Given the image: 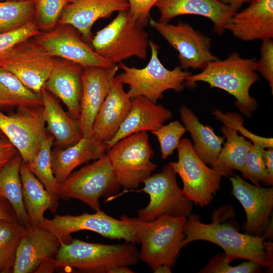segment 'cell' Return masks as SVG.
Listing matches in <instances>:
<instances>
[{
	"instance_id": "obj_37",
	"label": "cell",
	"mask_w": 273,
	"mask_h": 273,
	"mask_svg": "<svg viewBox=\"0 0 273 273\" xmlns=\"http://www.w3.org/2000/svg\"><path fill=\"white\" fill-rule=\"evenodd\" d=\"M186 131L185 127L178 121L175 120L167 125H162L151 132L158 141L163 159L167 158L177 149L181 138Z\"/></svg>"
},
{
	"instance_id": "obj_21",
	"label": "cell",
	"mask_w": 273,
	"mask_h": 273,
	"mask_svg": "<svg viewBox=\"0 0 273 273\" xmlns=\"http://www.w3.org/2000/svg\"><path fill=\"white\" fill-rule=\"evenodd\" d=\"M83 67L63 59H55L52 70L43 88L59 98L66 106L68 114L78 120L82 84Z\"/></svg>"
},
{
	"instance_id": "obj_32",
	"label": "cell",
	"mask_w": 273,
	"mask_h": 273,
	"mask_svg": "<svg viewBox=\"0 0 273 273\" xmlns=\"http://www.w3.org/2000/svg\"><path fill=\"white\" fill-rule=\"evenodd\" d=\"M26 232L18 221L0 219V270L12 272L17 248Z\"/></svg>"
},
{
	"instance_id": "obj_1",
	"label": "cell",
	"mask_w": 273,
	"mask_h": 273,
	"mask_svg": "<svg viewBox=\"0 0 273 273\" xmlns=\"http://www.w3.org/2000/svg\"><path fill=\"white\" fill-rule=\"evenodd\" d=\"M212 218L211 223H204L198 215L191 214L185 225L181 248L193 241H205L222 248L230 263L236 259H245L269 267L263 236L240 233L222 219L219 210L214 212Z\"/></svg>"
},
{
	"instance_id": "obj_23",
	"label": "cell",
	"mask_w": 273,
	"mask_h": 273,
	"mask_svg": "<svg viewBox=\"0 0 273 273\" xmlns=\"http://www.w3.org/2000/svg\"><path fill=\"white\" fill-rule=\"evenodd\" d=\"M108 149L106 143L94 134L83 136L76 144L62 148L59 147L52 150V166L58 183L63 182L79 166L104 155Z\"/></svg>"
},
{
	"instance_id": "obj_31",
	"label": "cell",
	"mask_w": 273,
	"mask_h": 273,
	"mask_svg": "<svg viewBox=\"0 0 273 273\" xmlns=\"http://www.w3.org/2000/svg\"><path fill=\"white\" fill-rule=\"evenodd\" d=\"M42 106L40 95L25 86L14 75L0 68V110L20 107Z\"/></svg>"
},
{
	"instance_id": "obj_19",
	"label": "cell",
	"mask_w": 273,
	"mask_h": 273,
	"mask_svg": "<svg viewBox=\"0 0 273 273\" xmlns=\"http://www.w3.org/2000/svg\"><path fill=\"white\" fill-rule=\"evenodd\" d=\"M129 8L127 0H66L58 24L73 26L90 44L92 29L96 21Z\"/></svg>"
},
{
	"instance_id": "obj_40",
	"label": "cell",
	"mask_w": 273,
	"mask_h": 273,
	"mask_svg": "<svg viewBox=\"0 0 273 273\" xmlns=\"http://www.w3.org/2000/svg\"><path fill=\"white\" fill-rule=\"evenodd\" d=\"M256 71L267 81L273 93V41L271 38L262 40L260 57L256 61Z\"/></svg>"
},
{
	"instance_id": "obj_16",
	"label": "cell",
	"mask_w": 273,
	"mask_h": 273,
	"mask_svg": "<svg viewBox=\"0 0 273 273\" xmlns=\"http://www.w3.org/2000/svg\"><path fill=\"white\" fill-rule=\"evenodd\" d=\"M60 245L54 235L39 225L26 228L16 251L12 272H53Z\"/></svg>"
},
{
	"instance_id": "obj_49",
	"label": "cell",
	"mask_w": 273,
	"mask_h": 273,
	"mask_svg": "<svg viewBox=\"0 0 273 273\" xmlns=\"http://www.w3.org/2000/svg\"><path fill=\"white\" fill-rule=\"evenodd\" d=\"M5 1H24V0H5Z\"/></svg>"
},
{
	"instance_id": "obj_4",
	"label": "cell",
	"mask_w": 273,
	"mask_h": 273,
	"mask_svg": "<svg viewBox=\"0 0 273 273\" xmlns=\"http://www.w3.org/2000/svg\"><path fill=\"white\" fill-rule=\"evenodd\" d=\"M134 244L126 242L107 245L72 239L69 243H61L55 259V269L108 273L110 269L117 266L134 265L140 259Z\"/></svg>"
},
{
	"instance_id": "obj_10",
	"label": "cell",
	"mask_w": 273,
	"mask_h": 273,
	"mask_svg": "<svg viewBox=\"0 0 273 273\" xmlns=\"http://www.w3.org/2000/svg\"><path fill=\"white\" fill-rule=\"evenodd\" d=\"M39 225L54 235L60 243L71 242V235L73 233L90 231L111 239L139 244L136 231L132 226L101 210L94 213H83L76 216L56 215L52 219L44 218Z\"/></svg>"
},
{
	"instance_id": "obj_38",
	"label": "cell",
	"mask_w": 273,
	"mask_h": 273,
	"mask_svg": "<svg viewBox=\"0 0 273 273\" xmlns=\"http://www.w3.org/2000/svg\"><path fill=\"white\" fill-rule=\"evenodd\" d=\"M40 32L33 19L17 28L0 33V57L19 43L35 37Z\"/></svg>"
},
{
	"instance_id": "obj_33",
	"label": "cell",
	"mask_w": 273,
	"mask_h": 273,
	"mask_svg": "<svg viewBox=\"0 0 273 273\" xmlns=\"http://www.w3.org/2000/svg\"><path fill=\"white\" fill-rule=\"evenodd\" d=\"M54 141L53 136L48 134L41 142L33 159L25 164L46 189L59 199V184L56 180L52 166L51 152Z\"/></svg>"
},
{
	"instance_id": "obj_3",
	"label": "cell",
	"mask_w": 273,
	"mask_h": 273,
	"mask_svg": "<svg viewBox=\"0 0 273 273\" xmlns=\"http://www.w3.org/2000/svg\"><path fill=\"white\" fill-rule=\"evenodd\" d=\"M120 219L136 231L141 244L140 257L153 271L162 264L172 266L181 248L187 218L164 215L154 220L143 221L126 215Z\"/></svg>"
},
{
	"instance_id": "obj_51",
	"label": "cell",
	"mask_w": 273,
	"mask_h": 273,
	"mask_svg": "<svg viewBox=\"0 0 273 273\" xmlns=\"http://www.w3.org/2000/svg\"><path fill=\"white\" fill-rule=\"evenodd\" d=\"M0 1H2V0H0Z\"/></svg>"
},
{
	"instance_id": "obj_43",
	"label": "cell",
	"mask_w": 273,
	"mask_h": 273,
	"mask_svg": "<svg viewBox=\"0 0 273 273\" xmlns=\"http://www.w3.org/2000/svg\"><path fill=\"white\" fill-rule=\"evenodd\" d=\"M0 219L18 221L11 203L0 195ZM19 222V221H18Z\"/></svg>"
},
{
	"instance_id": "obj_17",
	"label": "cell",
	"mask_w": 273,
	"mask_h": 273,
	"mask_svg": "<svg viewBox=\"0 0 273 273\" xmlns=\"http://www.w3.org/2000/svg\"><path fill=\"white\" fill-rule=\"evenodd\" d=\"M117 65L110 67L87 66L83 68L80 113L78 122L83 136L93 134L97 114L112 87L118 70Z\"/></svg>"
},
{
	"instance_id": "obj_44",
	"label": "cell",
	"mask_w": 273,
	"mask_h": 273,
	"mask_svg": "<svg viewBox=\"0 0 273 273\" xmlns=\"http://www.w3.org/2000/svg\"><path fill=\"white\" fill-rule=\"evenodd\" d=\"M264 164L270 178L273 180V149H264L262 151Z\"/></svg>"
},
{
	"instance_id": "obj_36",
	"label": "cell",
	"mask_w": 273,
	"mask_h": 273,
	"mask_svg": "<svg viewBox=\"0 0 273 273\" xmlns=\"http://www.w3.org/2000/svg\"><path fill=\"white\" fill-rule=\"evenodd\" d=\"M66 0H33L34 20L40 30L47 31L56 27Z\"/></svg>"
},
{
	"instance_id": "obj_27",
	"label": "cell",
	"mask_w": 273,
	"mask_h": 273,
	"mask_svg": "<svg viewBox=\"0 0 273 273\" xmlns=\"http://www.w3.org/2000/svg\"><path fill=\"white\" fill-rule=\"evenodd\" d=\"M44 117L49 131L58 147L66 148L78 142L83 135L78 120L65 112L58 101L44 88L40 93Z\"/></svg>"
},
{
	"instance_id": "obj_39",
	"label": "cell",
	"mask_w": 273,
	"mask_h": 273,
	"mask_svg": "<svg viewBox=\"0 0 273 273\" xmlns=\"http://www.w3.org/2000/svg\"><path fill=\"white\" fill-rule=\"evenodd\" d=\"M225 256L219 255L212 258L199 272L205 273H252L261 266L258 263L248 260L239 265L232 266Z\"/></svg>"
},
{
	"instance_id": "obj_25",
	"label": "cell",
	"mask_w": 273,
	"mask_h": 273,
	"mask_svg": "<svg viewBox=\"0 0 273 273\" xmlns=\"http://www.w3.org/2000/svg\"><path fill=\"white\" fill-rule=\"evenodd\" d=\"M131 100L123 84L115 77L95 120L93 134L105 142L111 140L127 116Z\"/></svg>"
},
{
	"instance_id": "obj_24",
	"label": "cell",
	"mask_w": 273,
	"mask_h": 273,
	"mask_svg": "<svg viewBox=\"0 0 273 273\" xmlns=\"http://www.w3.org/2000/svg\"><path fill=\"white\" fill-rule=\"evenodd\" d=\"M172 117V112L161 104L154 103L143 96L131 100L130 110L115 136L106 142L108 149L121 139L141 131L151 132Z\"/></svg>"
},
{
	"instance_id": "obj_35",
	"label": "cell",
	"mask_w": 273,
	"mask_h": 273,
	"mask_svg": "<svg viewBox=\"0 0 273 273\" xmlns=\"http://www.w3.org/2000/svg\"><path fill=\"white\" fill-rule=\"evenodd\" d=\"M264 149L262 145L252 144L245 157L241 171L244 178L249 179L256 186H259L260 182L267 185L273 184V180L267 173L262 156Z\"/></svg>"
},
{
	"instance_id": "obj_7",
	"label": "cell",
	"mask_w": 273,
	"mask_h": 273,
	"mask_svg": "<svg viewBox=\"0 0 273 273\" xmlns=\"http://www.w3.org/2000/svg\"><path fill=\"white\" fill-rule=\"evenodd\" d=\"M121 188L105 153L59 184L58 194L59 198L79 200L97 211L101 210L100 198L116 194Z\"/></svg>"
},
{
	"instance_id": "obj_22",
	"label": "cell",
	"mask_w": 273,
	"mask_h": 273,
	"mask_svg": "<svg viewBox=\"0 0 273 273\" xmlns=\"http://www.w3.org/2000/svg\"><path fill=\"white\" fill-rule=\"evenodd\" d=\"M155 6L160 12V22L168 23L184 15H199L211 20L218 35L223 34L226 23L238 12L217 0H159Z\"/></svg>"
},
{
	"instance_id": "obj_29",
	"label": "cell",
	"mask_w": 273,
	"mask_h": 273,
	"mask_svg": "<svg viewBox=\"0 0 273 273\" xmlns=\"http://www.w3.org/2000/svg\"><path fill=\"white\" fill-rule=\"evenodd\" d=\"M181 119L194 141V149L205 163L211 166L216 160L224 142V136L217 135L209 125L200 122L192 110L183 105L179 108Z\"/></svg>"
},
{
	"instance_id": "obj_28",
	"label": "cell",
	"mask_w": 273,
	"mask_h": 273,
	"mask_svg": "<svg viewBox=\"0 0 273 273\" xmlns=\"http://www.w3.org/2000/svg\"><path fill=\"white\" fill-rule=\"evenodd\" d=\"M25 208L31 225H39L44 212L55 213L59 199L48 192L42 183L22 162L20 169Z\"/></svg>"
},
{
	"instance_id": "obj_12",
	"label": "cell",
	"mask_w": 273,
	"mask_h": 273,
	"mask_svg": "<svg viewBox=\"0 0 273 273\" xmlns=\"http://www.w3.org/2000/svg\"><path fill=\"white\" fill-rule=\"evenodd\" d=\"M31 39L0 57V68L11 72L27 88L40 95L55 58L40 47L34 38Z\"/></svg>"
},
{
	"instance_id": "obj_2",
	"label": "cell",
	"mask_w": 273,
	"mask_h": 273,
	"mask_svg": "<svg viewBox=\"0 0 273 273\" xmlns=\"http://www.w3.org/2000/svg\"><path fill=\"white\" fill-rule=\"evenodd\" d=\"M256 58H243L234 52L223 60L209 62L202 71L191 75L186 80V86H193L198 81L207 83L210 87L223 89L236 100V105L248 117L257 107L255 99L251 97V86L260 77L256 72Z\"/></svg>"
},
{
	"instance_id": "obj_9",
	"label": "cell",
	"mask_w": 273,
	"mask_h": 273,
	"mask_svg": "<svg viewBox=\"0 0 273 273\" xmlns=\"http://www.w3.org/2000/svg\"><path fill=\"white\" fill-rule=\"evenodd\" d=\"M177 149V161L169 164L182 180L185 196L201 207L209 205L220 188L222 175L207 166L189 139L180 140Z\"/></svg>"
},
{
	"instance_id": "obj_15",
	"label": "cell",
	"mask_w": 273,
	"mask_h": 273,
	"mask_svg": "<svg viewBox=\"0 0 273 273\" xmlns=\"http://www.w3.org/2000/svg\"><path fill=\"white\" fill-rule=\"evenodd\" d=\"M34 39L50 56L82 67H110L113 65L98 54L73 26L58 24L52 29L40 32Z\"/></svg>"
},
{
	"instance_id": "obj_42",
	"label": "cell",
	"mask_w": 273,
	"mask_h": 273,
	"mask_svg": "<svg viewBox=\"0 0 273 273\" xmlns=\"http://www.w3.org/2000/svg\"><path fill=\"white\" fill-rule=\"evenodd\" d=\"M18 153L16 148L6 138L0 139V170Z\"/></svg>"
},
{
	"instance_id": "obj_34",
	"label": "cell",
	"mask_w": 273,
	"mask_h": 273,
	"mask_svg": "<svg viewBox=\"0 0 273 273\" xmlns=\"http://www.w3.org/2000/svg\"><path fill=\"white\" fill-rule=\"evenodd\" d=\"M33 0L0 1V33L17 28L34 19Z\"/></svg>"
},
{
	"instance_id": "obj_45",
	"label": "cell",
	"mask_w": 273,
	"mask_h": 273,
	"mask_svg": "<svg viewBox=\"0 0 273 273\" xmlns=\"http://www.w3.org/2000/svg\"><path fill=\"white\" fill-rule=\"evenodd\" d=\"M220 3L229 6L236 11H239L242 5L246 3H249L252 0H217Z\"/></svg>"
},
{
	"instance_id": "obj_30",
	"label": "cell",
	"mask_w": 273,
	"mask_h": 273,
	"mask_svg": "<svg viewBox=\"0 0 273 273\" xmlns=\"http://www.w3.org/2000/svg\"><path fill=\"white\" fill-rule=\"evenodd\" d=\"M22 162L18 153L0 170V195L11 203L18 221L27 228L30 224L23 198L20 173Z\"/></svg>"
},
{
	"instance_id": "obj_48",
	"label": "cell",
	"mask_w": 273,
	"mask_h": 273,
	"mask_svg": "<svg viewBox=\"0 0 273 273\" xmlns=\"http://www.w3.org/2000/svg\"><path fill=\"white\" fill-rule=\"evenodd\" d=\"M6 138V136L4 135V134L2 133V132L0 130V139L1 138Z\"/></svg>"
},
{
	"instance_id": "obj_46",
	"label": "cell",
	"mask_w": 273,
	"mask_h": 273,
	"mask_svg": "<svg viewBox=\"0 0 273 273\" xmlns=\"http://www.w3.org/2000/svg\"><path fill=\"white\" fill-rule=\"evenodd\" d=\"M133 271L131 270L128 266L120 265L110 269L108 273H132Z\"/></svg>"
},
{
	"instance_id": "obj_5",
	"label": "cell",
	"mask_w": 273,
	"mask_h": 273,
	"mask_svg": "<svg viewBox=\"0 0 273 273\" xmlns=\"http://www.w3.org/2000/svg\"><path fill=\"white\" fill-rule=\"evenodd\" d=\"M150 41L145 27L128 10L119 12L109 24L98 31L90 45L105 60L116 65L132 57L146 59Z\"/></svg>"
},
{
	"instance_id": "obj_6",
	"label": "cell",
	"mask_w": 273,
	"mask_h": 273,
	"mask_svg": "<svg viewBox=\"0 0 273 273\" xmlns=\"http://www.w3.org/2000/svg\"><path fill=\"white\" fill-rule=\"evenodd\" d=\"M149 47L151 58L145 67H130L121 62L118 67L123 72L116 75L115 78L123 84L128 85L127 93L131 99L143 96L156 103L167 90L182 91L186 86L187 78L192 73L179 66L172 70L167 69L159 59L158 46L150 41Z\"/></svg>"
},
{
	"instance_id": "obj_50",
	"label": "cell",
	"mask_w": 273,
	"mask_h": 273,
	"mask_svg": "<svg viewBox=\"0 0 273 273\" xmlns=\"http://www.w3.org/2000/svg\"><path fill=\"white\" fill-rule=\"evenodd\" d=\"M0 272H1V270H0Z\"/></svg>"
},
{
	"instance_id": "obj_18",
	"label": "cell",
	"mask_w": 273,
	"mask_h": 273,
	"mask_svg": "<svg viewBox=\"0 0 273 273\" xmlns=\"http://www.w3.org/2000/svg\"><path fill=\"white\" fill-rule=\"evenodd\" d=\"M232 194L242 204L246 215V234L262 236L270 220L273 208L272 188H262L245 181L239 175L230 177Z\"/></svg>"
},
{
	"instance_id": "obj_14",
	"label": "cell",
	"mask_w": 273,
	"mask_h": 273,
	"mask_svg": "<svg viewBox=\"0 0 273 273\" xmlns=\"http://www.w3.org/2000/svg\"><path fill=\"white\" fill-rule=\"evenodd\" d=\"M178 53L180 67L203 69L217 59L211 51V39L187 23H164L151 18L148 22Z\"/></svg>"
},
{
	"instance_id": "obj_8",
	"label": "cell",
	"mask_w": 273,
	"mask_h": 273,
	"mask_svg": "<svg viewBox=\"0 0 273 273\" xmlns=\"http://www.w3.org/2000/svg\"><path fill=\"white\" fill-rule=\"evenodd\" d=\"M106 154L119 184L124 189L137 188L157 167L146 131L127 136L109 148Z\"/></svg>"
},
{
	"instance_id": "obj_26",
	"label": "cell",
	"mask_w": 273,
	"mask_h": 273,
	"mask_svg": "<svg viewBox=\"0 0 273 273\" xmlns=\"http://www.w3.org/2000/svg\"><path fill=\"white\" fill-rule=\"evenodd\" d=\"M213 114L224 124L221 131L226 142L211 167L222 176H231L233 170L242 171L245 157L252 143L246 140L243 135L238 134V130L229 113L223 114L216 109Z\"/></svg>"
},
{
	"instance_id": "obj_13",
	"label": "cell",
	"mask_w": 273,
	"mask_h": 273,
	"mask_svg": "<svg viewBox=\"0 0 273 273\" xmlns=\"http://www.w3.org/2000/svg\"><path fill=\"white\" fill-rule=\"evenodd\" d=\"M17 108L8 115L0 110V130L26 163L33 159L48 133L42 106Z\"/></svg>"
},
{
	"instance_id": "obj_20",
	"label": "cell",
	"mask_w": 273,
	"mask_h": 273,
	"mask_svg": "<svg viewBox=\"0 0 273 273\" xmlns=\"http://www.w3.org/2000/svg\"><path fill=\"white\" fill-rule=\"evenodd\" d=\"M245 9L235 13L225 30L245 41L273 38V0H252Z\"/></svg>"
},
{
	"instance_id": "obj_11",
	"label": "cell",
	"mask_w": 273,
	"mask_h": 273,
	"mask_svg": "<svg viewBox=\"0 0 273 273\" xmlns=\"http://www.w3.org/2000/svg\"><path fill=\"white\" fill-rule=\"evenodd\" d=\"M176 173L169 164L159 173L150 175L143 183L141 190L150 197L148 205L138 212V218L143 221L154 220L164 215L188 217L193 202L184 195L176 181Z\"/></svg>"
},
{
	"instance_id": "obj_47",
	"label": "cell",
	"mask_w": 273,
	"mask_h": 273,
	"mask_svg": "<svg viewBox=\"0 0 273 273\" xmlns=\"http://www.w3.org/2000/svg\"><path fill=\"white\" fill-rule=\"evenodd\" d=\"M155 273H169L171 272V266L167 264H162L157 267L154 270Z\"/></svg>"
},
{
	"instance_id": "obj_41",
	"label": "cell",
	"mask_w": 273,
	"mask_h": 273,
	"mask_svg": "<svg viewBox=\"0 0 273 273\" xmlns=\"http://www.w3.org/2000/svg\"><path fill=\"white\" fill-rule=\"evenodd\" d=\"M129 11L133 18L145 27L149 22L152 8L159 0H127Z\"/></svg>"
}]
</instances>
